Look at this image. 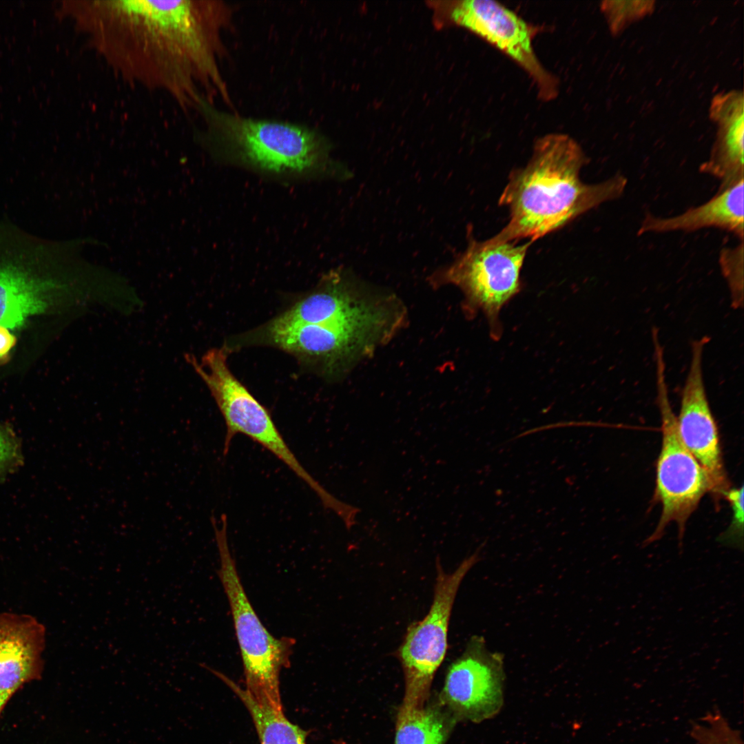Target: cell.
<instances>
[{"instance_id": "7c38bea8", "label": "cell", "mask_w": 744, "mask_h": 744, "mask_svg": "<svg viewBox=\"0 0 744 744\" xmlns=\"http://www.w3.org/2000/svg\"><path fill=\"white\" fill-rule=\"evenodd\" d=\"M707 336L691 344V360L681 392L676 425L680 437L707 473L712 492L723 496L730 487L724 466L719 429L708 401L703 375Z\"/></svg>"}, {"instance_id": "44dd1931", "label": "cell", "mask_w": 744, "mask_h": 744, "mask_svg": "<svg viewBox=\"0 0 744 744\" xmlns=\"http://www.w3.org/2000/svg\"><path fill=\"white\" fill-rule=\"evenodd\" d=\"M23 464L21 438L10 424L0 422V483L17 473Z\"/></svg>"}, {"instance_id": "3957f363", "label": "cell", "mask_w": 744, "mask_h": 744, "mask_svg": "<svg viewBox=\"0 0 744 744\" xmlns=\"http://www.w3.org/2000/svg\"><path fill=\"white\" fill-rule=\"evenodd\" d=\"M205 139L223 156L260 171L306 174L324 171L329 162L324 139L307 127L246 118L204 102Z\"/></svg>"}, {"instance_id": "8992f818", "label": "cell", "mask_w": 744, "mask_h": 744, "mask_svg": "<svg viewBox=\"0 0 744 744\" xmlns=\"http://www.w3.org/2000/svg\"><path fill=\"white\" fill-rule=\"evenodd\" d=\"M187 359L205 382L225 422L223 453L227 455L234 436L242 434L282 462L317 495L322 504L333 498L301 464L290 449L267 410L232 373L225 347L209 349L200 362Z\"/></svg>"}, {"instance_id": "5b68a950", "label": "cell", "mask_w": 744, "mask_h": 744, "mask_svg": "<svg viewBox=\"0 0 744 744\" xmlns=\"http://www.w3.org/2000/svg\"><path fill=\"white\" fill-rule=\"evenodd\" d=\"M212 526L220 559L218 574L228 599L242 661L245 688L258 703L283 712L280 674L290 664L295 640L274 637L261 622L240 581L227 536V519Z\"/></svg>"}, {"instance_id": "7402d4cb", "label": "cell", "mask_w": 744, "mask_h": 744, "mask_svg": "<svg viewBox=\"0 0 744 744\" xmlns=\"http://www.w3.org/2000/svg\"><path fill=\"white\" fill-rule=\"evenodd\" d=\"M732 509V521L728 529L719 541L726 546L743 550V487L729 488L723 495Z\"/></svg>"}, {"instance_id": "ac0fdd59", "label": "cell", "mask_w": 744, "mask_h": 744, "mask_svg": "<svg viewBox=\"0 0 744 744\" xmlns=\"http://www.w3.org/2000/svg\"><path fill=\"white\" fill-rule=\"evenodd\" d=\"M448 724L429 706L402 705L397 716L395 744H444Z\"/></svg>"}, {"instance_id": "7a4b0ae2", "label": "cell", "mask_w": 744, "mask_h": 744, "mask_svg": "<svg viewBox=\"0 0 744 744\" xmlns=\"http://www.w3.org/2000/svg\"><path fill=\"white\" fill-rule=\"evenodd\" d=\"M588 158L579 144L564 133L538 138L527 165L513 170L499 200L509 209L507 225L495 236L530 242L555 231L604 202L620 197L627 179L617 174L588 185L579 176Z\"/></svg>"}, {"instance_id": "8fae6325", "label": "cell", "mask_w": 744, "mask_h": 744, "mask_svg": "<svg viewBox=\"0 0 744 744\" xmlns=\"http://www.w3.org/2000/svg\"><path fill=\"white\" fill-rule=\"evenodd\" d=\"M503 657L473 637L449 666L440 700L457 720L479 723L495 716L504 701Z\"/></svg>"}, {"instance_id": "4fadbf2b", "label": "cell", "mask_w": 744, "mask_h": 744, "mask_svg": "<svg viewBox=\"0 0 744 744\" xmlns=\"http://www.w3.org/2000/svg\"><path fill=\"white\" fill-rule=\"evenodd\" d=\"M45 628L33 616L0 612V716L25 684L41 678Z\"/></svg>"}, {"instance_id": "52a82bcc", "label": "cell", "mask_w": 744, "mask_h": 744, "mask_svg": "<svg viewBox=\"0 0 744 744\" xmlns=\"http://www.w3.org/2000/svg\"><path fill=\"white\" fill-rule=\"evenodd\" d=\"M654 355L657 404L662 434L656 466L654 497L661 506V513L654 531L644 541L645 546L661 539L665 528L672 522L677 525L681 542L688 518L703 497L712 490L707 473L680 437L676 416L669 398L663 350L656 348Z\"/></svg>"}, {"instance_id": "9a60e30c", "label": "cell", "mask_w": 744, "mask_h": 744, "mask_svg": "<svg viewBox=\"0 0 744 744\" xmlns=\"http://www.w3.org/2000/svg\"><path fill=\"white\" fill-rule=\"evenodd\" d=\"M710 117L717 126L716 136L701 173L720 182L719 191L744 180V97L742 91L718 94L711 101Z\"/></svg>"}, {"instance_id": "30bf717a", "label": "cell", "mask_w": 744, "mask_h": 744, "mask_svg": "<svg viewBox=\"0 0 744 744\" xmlns=\"http://www.w3.org/2000/svg\"><path fill=\"white\" fill-rule=\"evenodd\" d=\"M450 18L517 63L534 83L541 101L548 102L558 96V78L545 68L535 53V29L513 10L495 1L464 0L451 6Z\"/></svg>"}, {"instance_id": "277c9868", "label": "cell", "mask_w": 744, "mask_h": 744, "mask_svg": "<svg viewBox=\"0 0 744 744\" xmlns=\"http://www.w3.org/2000/svg\"><path fill=\"white\" fill-rule=\"evenodd\" d=\"M397 327L392 313L380 311L322 324L273 327L265 323L234 342L278 348L305 365L331 375L369 353Z\"/></svg>"}, {"instance_id": "ba28073f", "label": "cell", "mask_w": 744, "mask_h": 744, "mask_svg": "<svg viewBox=\"0 0 744 744\" xmlns=\"http://www.w3.org/2000/svg\"><path fill=\"white\" fill-rule=\"evenodd\" d=\"M531 243L518 245L496 236L479 242L470 236L466 250L451 265L436 271L433 282L459 287L469 314L481 311L490 336L497 340L502 332L500 312L521 289L520 272Z\"/></svg>"}, {"instance_id": "9c48e42d", "label": "cell", "mask_w": 744, "mask_h": 744, "mask_svg": "<svg viewBox=\"0 0 744 744\" xmlns=\"http://www.w3.org/2000/svg\"><path fill=\"white\" fill-rule=\"evenodd\" d=\"M479 551L464 559L451 573L444 571L437 559L430 610L422 620L409 625L397 650L405 682L402 705H425L435 674L447 652L449 621L457 592L467 572L479 561Z\"/></svg>"}, {"instance_id": "2e32d148", "label": "cell", "mask_w": 744, "mask_h": 744, "mask_svg": "<svg viewBox=\"0 0 744 744\" xmlns=\"http://www.w3.org/2000/svg\"><path fill=\"white\" fill-rule=\"evenodd\" d=\"M715 227L744 237V180L717 194L706 203L672 217L647 214L638 235L675 231H693Z\"/></svg>"}, {"instance_id": "cb8c5ba5", "label": "cell", "mask_w": 744, "mask_h": 744, "mask_svg": "<svg viewBox=\"0 0 744 744\" xmlns=\"http://www.w3.org/2000/svg\"><path fill=\"white\" fill-rule=\"evenodd\" d=\"M15 344V336L7 327L0 325V363L9 358Z\"/></svg>"}, {"instance_id": "e0dca14e", "label": "cell", "mask_w": 744, "mask_h": 744, "mask_svg": "<svg viewBox=\"0 0 744 744\" xmlns=\"http://www.w3.org/2000/svg\"><path fill=\"white\" fill-rule=\"evenodd\" d=\"M206 668L220 678L244 703L253 720L260 744H307V732L291 723L283 712L258 703L245 688L228 676L208 666Z\"/></svg>"}, {"instance_id": "d6986e66", "label": "cell", "mask_w": 744, "mask_h": 744, "mask_svg": "<svg viewBox=\"0 0 744 744\" xmlns=\"http://www.w3.org/2000/svg\"><path fill=\"white\" fill-rule=\"evenodd\" d=\"M655 3L652 0H605L601 2L600 10L611 34L617 37L631 23L651 14Z\"/></svg>"}, {"instance_id": "6da1fadb", "label": "cell", "mask_w": 744, "mask_h": 744, "mask_svg": "<svg viewBox=\"0 0 744 744\" xmlns=\"http://www.w3.org/2000/svg\"><path fill=\"white\" fill-rule=\"evenodd\" d=\"M59 13L126 81L196 110L215 96L231 105L220 70L231 7L210 0H70Z\"/></svg>"}, {"instance_id": "ffe728a7", "label": "cell", "mask_w": 744, "mask_h": 744, "mask_svg": "<svg viewBox=\"0 0 744 744\" xmlns=\"http://www.w3.org/2000/svg\"><path fill=\"white\" fill-rule=\"evenodd\" d=\"M719 263L731 296L733 309H741L743 305V242L733 247L723 248L720 254Z\"/></svg>"}, {"instance_id": "d4e9b609", "label": "cell", "mask_w": 744, "mask_h": 744, "mask_svg": "<svg viewBox=\"0 0 744 744\" xmlns=\"http://www.w3.org/2000/svg\"><path fill=\"white\" fill-rule=\"evenodd\" d=\"M334 744H349V743H346V742H344L343 741H335L334 743Z\"/></svg>"}, {"instance_id": "603a6c76", "label": "cell", "mask_w": 744, "mask_h": 744, "mask_svg": "<svg viewBox=\"0 0 744 744\" xmlns=\"http://www.w3.org/2000/svg\"><path fill=\"white\" fill-rule=\"evenodd\" d=\"M692 735L700 744H726L720 734L712 727L694 723Z\"/></svg>"}, {"instance_id": "5bb4252c", "label": "cell", "mask_w": 744, "mask_h": 744, "mask_svg": "<svg viewBox=\"0 0 744 744\" xmlns=\"http://www.w3.org/2000/svg\"><path fill=\"white\" fill-rule=\"evenodd\" d=\"M380 299L366 292L347 270H331L313 290L266 324L281 327L325 323L360 313Z\"/></svg>"}]
</instances>
